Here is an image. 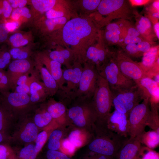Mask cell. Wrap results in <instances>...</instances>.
<instances>
[{"label": "cell", "instance_id": "obj_1", "mask_svg": "<svg viewBox=\"0 0 159 159\" xmlns=\"http://www.w3.org/2000/svg\"><path fill=\"white\" fill-rule=\"evenodd\" d=\"M99 25L90 17H77L68 20L62 28L63 44L76 55L79 61L84 63L86 51L98 41L101 35Z\"/></svg>", "mask_w": 159, "mask_h": 159}, {"label": "cell", "instance_id": "obj_2", "mask_svg": "<svg viewBox=\"0 0 159 159\" xmlns=\"http://www.w3.org/2000/svg\"><path fill=\"white\" fill-rule=\"evenodd\" d=\"M92 131V138L87 145L88 150L105 155L116 158L128 139L112 132L105 124L95 123Z\"/></svg>", "mask_w": 159, "mask_h": 159}, {"label": "cell", "instance_id": "obj_3", "mask_svg": "<svg viewBox=\"0 0 159 159\" xmlns=\"http://www.w3.org/2000/svg\"><path fill=\"white\" fill-rule=\"evenodd\" d=\"M67 107L69 125L92 131L97 116L92 99L76 98L72 100Z\"/></svg>", "mask_w": 159, "mask_h": 159}, {"label": "cell", "instance_id": "obj_4", "mask_svg": "<svg viewBox=\"0 0 159 159\" xmlns=\"http://www.w3.org/2000/svg\"><path fill=\"white\" fill-rule=\"evenodd\" d=\"M110 90L115 110L128 117L131 110L142 100L150 97L145 90L138 85L127 89Z\"/></svg>", "mask_w": 159, "mask_h": 159}, {"label": "cell", "instance_id": "obj_5", "mask_svg": "<svg viewBox=\"0 0 159 159\" xmlns=\"http://www.w3.org/2000/svg\"><path fill=\"white\" fill-rule=\"evenodd\" d=\"M97 10L100 15L105 16L102 21L106 25L115 19L131 20L138 14L127 0H102Z\"/></svg>", "mask_w": 159, "mask_h": 159}, {"label": "cell", "instance_id": "obj_6", "mask_svg": "<svg viewBox=\"0 0 159 159\" xmlns=\"http://www.w3.org/2000/svg\"><path fill=\"white\" fill-rule=\"evenodd\" d=\"M1 104L16 120L28 116L35 108L28 94L7 91L1 93Z\"/></svg>", "mask_w": 159, "mask_h": 159}, {"label": "cell", "instance_id": "obj_7", "mask_svg": "<svg viewBox=\"0 0 159 159\" xmlns=\"http://www.w3.org/2000/svg\"><path fill=\"white\" fill-rule=\"evenodd\" d=\"M92 100L97 116L96 122H105L112 105V93L107 81L99 74Z\"/></svg>", "mask_w": 159, "mask_h": 159}, {"label": "cell", "instance_id": "obj_8", "mask_svg": "<svg viewBox=\"0 0 159 159\" xmlns=\"http://www.w3.org/2000/svg\"><path fill=\"white\" fill-rule=\"evenodd\" d=\"M97 71L99 74L107 81L110 90L127 89L137 85L120 72L115 62L113 54Z\"/></svg>", "mask_w": 159, "mask_h": 159}, {"label": "cell", "instance_id": "obj_9", "mask_svg": "<svg viewBox=\"0 0 159 159\" xmlns=\"http://www.w3.org/2000/svg\"><path fill=\"white\" fill-rule=\"evenodd\" d=\"M150 98L148 97L145 98L142 103L135 107L129 113L130 138L140 136L145 131L151 112Z\"/></svg>", "mask_w": 159, "mask_h": 159}, {"label": "cell", "instance_id": "obj_10", "mask_svg": "<svg viewBox=\"0 0 159 159\" xmlns=\"http://www.w3.org/2000/svg\"><path fill=\"white\" fill-rule=\"evenodd\" d=\"M113 57L120 72L126 77L133 81L137 85L143 78L146 77L151 78L149 74L139 63L133 61L120 49L114 51Z\"/></svg>", "mask_w": 159, "mask_h": 159}, {"label": "cell", "instance_id": "obj_11", "mask_svg": "<svg viewBox=\"0 0 159 159\" xmlns=\"http://www.w3.org/2000/svg\"><path fill=\"white\" fill-rule=\"evenodd\" d=\"M82 64L77 61L71 68L63 70V77L66 85L63 90H58L56 94L59 101L66 105L71 102L72 96L78 89L83 69Z\"/></svg>", "mask_w": 159, "mask_h": 159}, {"label": "cell", "instance_id": "obj_12", "mask_svg": "<svg viewBox=\"0 0 159 159\" xmlns=\"http://www.w3.org/2000/svg\"><path fill=\"white\" fill-rule=\"evenodd\" d=\"M11 136V142L25 145L34 143L40 130L34 123L33 118L28 116L18 120Z\"/></svg>", "mask_w": 159, "mask_h": 159}, {"label": "cell", "instance_id": "obj_13", "mask_svg": "<svg viewBox=\"0 0 159 159\" xmlns=\"http://www.w3.org/2000/svg\"><path fill=\"white\" fill-rule=\"evenodd\" d=\"M84 64L78 87L71 101L77 98L91 99L94 93L99 74L95 66L86 62Z\"/></svg>", "mask_w": 159, "mask_h": 159}, {"label": "cell", "instance_id": "obj_14", "mask_svg": "<svg viewBox=\"0 0 159 159\" xmlns=\"http://www.w3.org/2000/svg\"><path fill=\"white\" fill-rule=\"evenodd\" d=\"M103 41L101 36L97 44H94L87 49L85 57L84 63L95 66L97 71L113 53Z\"/></svg>", "mask_w": 159, "mask_h": 159}, {"label": "cell", "instance_id": "obj_15", "mask_svg": "<svg viewBox=\"0 0 159 159\" xmlns=\"http://www.w3.org/2000/svg\"><path fill=\"white\" fill-rule=\"evenodd\" d=\"M33 70L32 64L26 59H16L10 63L6 73L10 89L14 91L19 78L24 74H31Z\"/></svg>", "mask_w": 159, "mask_h": 159}, {"label": "cell", "instance_id": "obj_16", "mask_svg": "<svg viewBox=\"0 0 159 159\" xmlns=\"http://www.w3.org/2000/svg\"><path fill=\"white\" fill-rule=\"evenodd\" d=\"M105 123L112 132L125 138L129 136L128 117L126 114L115 110L110 114Z\"/></svg>", "mask_w": 159, "mask_h": 159}, {"label": "cell", "instance_id": "obj_17", "mask_svg": "<svg viewBox=\"0 0 159 159\" xmlns=\"http://www.w3.org/2000/svg\"><path fill=\"white\" fill-rule=\"evenodd\" d=\"M45 107L54 121L59 125L60 122H63L65 125H69L67 117V107L62 102L57 101L50 98L44 103Z\"/></svg>", "mask_w": 159, "mask_h": 159}, {"label": "cell", "instance_id": "obj_18", "mask_svg": "<svg viewBox=\"0 0 159 159\" xmlns=\"http://www.w3.org/2000/svg\"><path fill=\"white\" fill-rule=\"evenodd\" d=\"M37 58L48 71L57 82L59 90L64 88L65 82L63 76L62 64L59 63L51 59L47 53H42L39 54Z\"/></svg>", "mask_w": 159, "mask_h": 159}, {"label": "cell", "instance_id": "obj_19", "mask_svg": "<svg viewBox=\"0 0 159 159\" xmlns=\"http://www.w3.org/2000/svg\"><path fill=\"white\" fill-rule=\"evenodd\" d=\"M66 138L76 148L87 145L92 137V132L77 128L71 125L67 126Z\"/></svg>", "mask_w": 159, "mask_h": 159}, {"label": "cell", "instance_id": "obj_20", "mask_svg": "<svg viewBox=\"0 0 159 159\" xmlns=\"http://www.w3.org/2000/svg\"><path fill=\"white\" fill-rule=\"evenodd\" d=\"M142 145L138 137L128 138L117 154L116 159H139Z\"/></svg>", "mask_w": 159, "mask_h": 159}, {"label": "cell", "instance_id": "obj_21", "mask_svg": "<svg viewBox=\"0 0 159 159\" xmlns=\"http://www.w3.org/2000/svg\"><path fill=\"white\" fill-rule=\"evenodd\" d=\"M36 67L39 72L49 96L56 95L59 90L58 85L52 76L37 58L36 60Z\"/></svg>", "mask_w": 159, "mask_h": 159}, {"label": "cell", "instance_id": "obj_22", "mask_svg": "<svg viewBox=\"0 0 159 159\" xmlns=\"http://www.w3.org/2000/svg\"><path fill=\"white\" fill-rule=\"evenodd\" d=\"M47 54L51 59L65 65L66 68H71L75 62L79 61L75 53L67 48L53 51Z\"/></svg>", "mask_w": 159, "mask_h": 159}, {"label": "cell", "instance_id": "obj_23", "mask_svg": "<svg viewBox=\"0 0 159 159\" xmlns=\"http://www.w3.org/2000/svg\"><path fill=\"white\" fill-rule=\"evenodd\" d=\"M136 22L135 27L142 36L152 44L154 43V34L151 22L146 16L139 15L138 14L135 17Z\"/></svg>", "mask_w": 159, "mask_h": 159}, {"label": "cell", "instance_id": "obj_24", "mask_svg": "<svg viewBox=\"0 0 159 159\" xmlns=\"http://www.w3.org/2000/svg\"><path fill=\"white\" fill-rule=\"evenodd\" d=\"M67 126L58 125L52 130L47 140L48 150L58 151L60 149L61 141L66 135Z\"/></svg>", "mask_w": 159, "mask_h": 159}, {"label": "cell", "instance_id": "obj_25", "mask_svg": "<svg viewBox=\"0 0 159 159\" xmlns=\"http://www.w3.org/2000/svg\"><path fill=\"white\" fill-rule=\"evenodd\" d=\"M32 118L34 123L40 130L47 128L54 121L47 111L44 104L36 110Z\"/></svg>", "mask_w": 159, "mask_h": 159}, {"label": "cell", "instance_id": "obj_26", "mask_svg": "<svg viewBox=\"0 0 159 159\" xmlns=\"http://www.w3.org/2000/svg\"><path fill=\"white\" fill-rule=\"evenodd\" d=\"M138 85L143 88L150 96V101L157 103L159 102V84L150 77L142 79Z\"/></svg>", "mask_w": 159, "mask_h": 159}, {"label": "cell", "instance_id": "obj_27", "mask_svg": "<svg viewBox=\"0 0 159 159\" xmlns=\"http://www.w3.org/2000/svg\"><path fill=\"white\" fill-rule=\"evenodd\" d=\"M16 119L1 104H0V132L8 134L14 128Z\"/></svg>", "mask_w": 159, "mask_h": 159}, {"label": "cell", "instance_id": "obj_28", "mask_svg": "<svg viewBox=\"0 0 159 159\" xmlns=\"http://www.w3.org/2000/svg\"><path fill=\"white\" fill-rule=\"evenodd\" d=\"M158 58L159 46H152L149 51L144 54L141 62L139 63L145 70L149 74L150 70Z\"/></svg>", "mask_w": 159, "mask_h": 159}, {"label": "cell", "instance_id": "obj_29", "mask_svg": "<svg viewBox=\"0 0 159 159\" xmlns=\"http://www.w3.org/2000/svg\"><path fill=\"white\" fill-rule=\"evenodd\" d=\"M141 144L151 149L158 146L159 144V134L153 130L145 131L142 135L138 136Z\"/></svg>", "mask_w": 159, "mask_h": 159}, {"label": "cell", "instance_id": "obj_30", "mask_svg": "<svg viewBox=\"0 0 159 159\" xmlns=\"http://www.w3.org/2000/svg\"><path fill=\"white\" fill-rule=\"evenodd\" d=\"M14 150L18 159H37L39 155L34 143L24 145L18 151Z\"/></svg>", "mask_w": 159, "mask_h": 159}, {"label": "cell", "instance_id": "obj_31", "mask_svg": "<svg viewBox=\"0 0 159 159\" xmlns=\"http://www.w3.org/2000/svg\"><path fill=\"white\" fill-rule=\"evenodd\" d=\"M150 113L147 123V126L155 131L159 134V119L158 113V104L150 102Z\"/></svg>", "mask_w": 159, "mask_h": 159}, {"label": "cell", "instance_id": "obj_32", "mask_svg": "<svg viewBox=\"0 0 159 159\" xmlns=\"http://www.w3.org/2000/svg\"><path fill=\"white\" fill-rule=\"evenodd\" d=\"M101 37L104 44L110 45H117L121 46L123 41L122 37L117 33L105 30L103 36Z\"/></svg>", "mask_w": 159, "mask_h": 159}, {"label": "cell", "instance_id": "obj_33", "mask_svg": "<svg viewBox=\"0 0 159 159\" xmlns=\"http://www.w3.org/2000/svg\"><path fill=\"white\" fill-rule=\"evenodd\" d=\"M67 16H63L54 19H46L44 24L46 29L49 31H53L56 29L61 28L68 21Z\"/></svg>", "mask_w": 159, "mask_h": 159}, {"label": "cell", "instance_id": "obj_34", "mask_svg": "<svg viewBox=\"0 0 159 159\" xmlns=\"http://www.w3.org/2000/svg\"><path fill=\"white\" fill-rule=\"evenodd\" d=\"M31 2L34 8L41 12H46L53 8L57 2L55 0H32Z\"/></svg>", "mask_w": 159, "mask_h": 159}, {"label": "cell", "instance_id": "obj_35", "mask_svg": "<svg viewBox=\"0 0 159 159\" xmlns=\"http://www.w3.org/2000/svg\"><path fill=\"white\" fill-rule=\"evenodd\" d=\"M51 131L49 132L50 131L49 130L48 131L47 129H44L43 130L40 132L38 134L34 143L35 149L39 155L47 141Z\"/></svg>", "mask_w": 159, "mask_h": 159}, {"label": "cell", "instance_id": "obj_36", "mask_svg": "<svg viewBox=\"0 0 159 159\" xmlns=\"http://www.w3.org/2000/svg\"><path fill=\"white\" fill-rule=\"evenodd\" d=\"M38 158L39 159H74L61 151L48 150Z\"/></svg>", "mask_w": 159, "mask_h": 159}, {"label": "cell", "instance_id": "obj_37", "mask_svg": "<svg viewBox=\"0 0 159 159\" xmlns=\"http://www.w3.org/2000/svg\"><path fill=\"white\" fill-rule=\"evenodd\" d=\"M0 159H18L14 150L8 144H0Z\"/></svg>", "mask_w": 159, "mask_h": 159}, {"label": "cell", "instance_id": "obj_38", "mask_svg": "<svg viewBox=\"0 0 159 159\" xmlns=\"http://www.w3.org/2000/svg\"><path fill=\"white\" fill-rule=\"evenodd\" d=\"M139 159H159V153L145 146L142 145L139 151Z\"/></svg>", "mask_w": 159, "mask_h": 159}, {"label": "cell", "instance_id": "obj_39", "mask_svg": "<svg viewBox=\"0 0 159 159\" xmlns=\"http://www.w3.org/2000/svg\"><path fill=\"white\" fill-rule=\"evenodd\" d=\"M26 18H29L31 15L30 13L29 9L27 8H17L12 11L11 15V18L14 20H18L21 16Z\"/></svg>", "mask_w": 159, "mask_h": 159}, {"label": "cell", "instance_id": "obj_40", "mask_svg": "<svg viewBox=\"0 0 159 159\" xmlns=\"http://www.w3.org/2000/svg\"><path fill=\"white\" fill-rule=\"evenodd\" d=\"M100 0H83L81 1V5L85 10L92 12L97 10Z\"/></svg>", "mask_w": 159, "mask_h": 159}, {"label": "cell", "instance_id": "obj_41", "mask_svg": "<svg viewBox=\"0 0 159 159\" xmlns=\"http://www.w3.org/2000/svg\"><path fill=\"white\" fill-rule=\"evenodd\" d=\"M10 89L6 72L0 69V93L9 91Z\"/></svg>", "mask_w": 159, "mask_h": 159}, {"label": "cell", "instance_id": "obj_42", "mask_svg": "<svg viewBox=\"0 0 159 159\" xmlns=\"http://www.w3.org/2000/svg\"><path fill=\"white\" fill-rule=\"evenodd\" d=\"M79 159H116V158L102 155L87 150Z\"/></svg>", "mask_w": 159, "mask_h": 159}, {"label": "cell", "instance_id": "obj_43", "mask_svg": "<svg viewBox=\"0 0 159 159\" xmlns=\"http://www.w3.org/2000/svg\"><path fill=\"white\" fill-rule=\"evenodd\" d=\"M45 13L47 19H54L66 16L64 11L58 8H55L54 6Z\"/></svg>", "mask_w": 159, "mask_h": 159}, {"label": "cell", "instance_id": "obj_44", "mask_svg": "<svg viewBox=\"0 0 159 159\" xmlns=\"http://www.w3.org/2000/svg\"><path fill=\"white\" fill-rule=\"evenodd\" d=\"M144 41H147L145 38L142 37L127 35L124 38L120 47H122L129 44H136Z\"/></svg>", "mask_w": 159, "mask_h": 159}, {"label": "cell", "instance_id": "obj_45", "mask_svg": "<svg viewBox=\"0 0 159 159\" xmlns=\"http://www.w3.org/2000/svg\"><path fill=\"white\" fill-rule=\"evenodd\" d=\"M3 14L4 17L8 18L11 15L12 8L10 4L7 0H4L2 2Z\"/></svg>", "mask_w": 159, "mask_h": 159}, {"label": "cell", "instance_id": "obj_46", "mask_svg": "<svg viewBox=\"0 0 159 159\" xmlns=\"http://www.w3.org/2000/svg\"><path fill=\"white\" fill-rule=\"evenodd\" d=\"M9 32L6 28V23H0V42H4L7 39Z\"/></svg>", "mask_w": 159, "mask_h": 159}, {"label": "cell", "instance_id": "obj_47", "mask_svg": "<svg viewBox=\"0 0 159 159\" xmlns=\"http://www.w3.org/2000/svg\"><path fill=\"white\" fill-rule=\"evenodd\" d=\"M61 146L70 153L73 152L76 148L66 137L63 138L61 141Z\"/></svg>", "mask_w": 159, "mask_h": 159}, {"label": "cell", "instance_id": "obj_48", "mask_svg": "<svg viewBox=\"0 0 159 159\" xmlns=\"http://www.w3.org/2000/svg\"><path fill=\"white\" fill-rule=\"evenodd\" d=\"M29 56L28 53L21 49L17 53L12 56V57L16 59H26Z\"/></svg>", "mask_w": 159, "mask_h": 159}, {"label": "cell", "instance_id": "obj_49", "mask_svg": "<svg viewBox=\"0 0 159 159\" xmlns=\"http://www.w3.org/2000/svg\"><path fill=\"white\" fill-rule=\"evenodd\" d=\"M29 87L25 84L23 85L17 86L14 92H16L25 93L29 95Z\"/></svg>", "mask_w": 159, "mask_h": 159}, {"label": "cell", "instance_id": "obj_50", "mask_svg": "<svg viewBox=\"0 0 159 159\" xmlns=\"http://www.w3.org/2000/svg\"><path fill=\"white\" fill-rule=\"evenodd\" d=\"M129 1L132 6H140L146 4L153 1L148 0H130Z\"/></svg>", "mask_w": 159, "mask_h": 159}, {"label": "cell", "instance_id": "obj_51", "mask_svg": "<svg viewBox=\"0 0 159 159\" xmlns=\"http://www.w3.org/2000/svg\"><path fill=\"white\" fill-rule=\"evenodd\" d=\"M11 142V136L9 134L0 132V144Z\"/></svg>", "mask_w": 159, "mask_h": 159}, {"label": "cell", "instance_id": "obj_52", "mask_svg": "<svg viewBox=\"0 0 159 159\" xmlns=\"http://www.w3.org/2000/svg\"><path fill=\"white\" fill-rule=\"evenodd\" d=\"M24 37L22 34L20 33H17L13 34L10 37L9 41L12 44Z\"/></svg>", "mask_w": 159, "mask_h": 159}, {"label": "cell", "instance_id": "obj_53", "mask_svg": "<svg viewBox=\"0 0 159 159\" xmlns=\"http://www.w3.org/2000/svg\"><path fill=\"white\" fill-rule=\"evenodd\" d=\"M28 42V39L24 37L11 44L14 48H18L26 45Z\"/></svg>", "mask_w": 159, "mask_h": 159}, {"label": "cell", "instance_id": "obj_54", "mask_svg": "<svg viewBox=\"0 0 159 159\" xmlns=\"http://www.w3.org/2000/svg\"><path fill=\"white\" fill-rule=\"evenodd\" d=\"M29 74H26L20 77L16 83V86L23 85L25 84Z\"/></svg>", "mask_w": 159, "mask_h": 159}, {"label": "cell", "instance_id": "obj_55", "mask_svg": "<svg viewBox=\"0 0 159 159\" xmlns=\"http://www.w3.org/2000/svg\"><path fill=\"white\" fill-rule=\"evenodd\" d=\"M6 24V28L9 32L15 29L18 26L17 22H8Z\"/></svg>", "mask_w": 159, "mask_h": 159}, {"label": "cell", "instance_id": "obj_56", "mask_svg": "<svg viewBox=\"0 0 159 159\" xmlns=\"http://www.w3.org/2000/svg\"><path fill=\"white\" fill-rule=\"evenodd\" d=\"M159 23L157 22L154 24V27L153 29L156 36L157 37V38L159 39Z\"/></svg>", "mask_w": 159, "mask_h": 159}, {"label": "cell", "instance_id": "obj_57", "mask_svg": "<svg viewBox=\"0 0 159 159\" xmlns=\"http://www.w3.org/2000/svg\"><path fill=\"white\" fill-rule=\"evenodd\" d=\"M11 7L16 9L18 8L19 0H9L8 1Z\"/></svg>", "mask_w": 159, "mask_h": 159}, {"label": "cell", "instance_id": "obj_58", "mask_svg": "<svg viewBox=\"0 0 159 159\" xmlns=\"http://www.w3.org/2000/svg\"><path fill=\"white\" fill-rule=\"evenodd\" d=\"M2 58L3 61L4 60H9L11 58V55L9 53L6 52L2 54Z\"/></svg>", "mask_w": 159, "mask_h": 159}, {"label": "cell", "instance_id": "obj_59", "mask_svg": "<svg viewBox=\"0 0 159 159\" xmlns=\"http://www.w3.org/2000/svg\"><path fill=\"white\" fill-rule=\"evenodd\" d=\"M27 3V1L26 0H19L18 2V8H22L24 7Z\"/></svg>", "mask_w": 159, "mask_h": 159}, {"label": "cell", "instance_id": "obj_60", "mask_svg": "<svg viewBox=\"0 0 159 159\" xmlns=\"http://www.w3.org/2000/svg\"><path fill=\"white\" fill-rule=\"evenodd\" d=\"M21 49L18 48H14L11 50L10 54L11 56L18 52Z\"/></svg>", "mask_w": 159, "mask_h": 159}, {"label": "cell", "instance_id": "obj_61", "mask_svg": "<svg viewBox=\"0 0 159 159\" xmlns=\"http://www.w3.org/2000/svg\"><path fill=\"white\" fill-rule=\"evenodd\" d=\"M154 80L155 81L159 84V74L154 76Z\"/></svg>", "mask_w": 159, "mask_h": 159}, {"label": "cell", "instance_id": "obj_62", "mask_svg": "<svg viewBox=\"0 0 159 159\" xmlns=\"http://www.w3.org/2000/svg\"><path fill=\"white\" fill-rule=\"evenodd\" d=\"M3 14L2 5L0 6V15Z\"/></svg>", "mask_w": 159, "mask_h": 159}, {"label": "cell", "instance_id": "obj_63", "mask_svg": "<svg viewBox=\"0 0 159 159\" xmlns=\"http://www.w3.org/2000/svg\"><path fill=\"white\" fill-rule=\"evenodd\" d=\"M1 100H0V104L1 103Z\"/></svg>", "mask_w": 159, "mask_h": 159}]
</instances>
